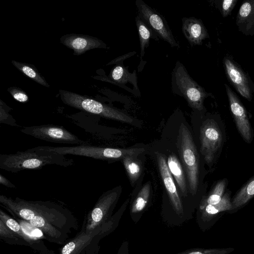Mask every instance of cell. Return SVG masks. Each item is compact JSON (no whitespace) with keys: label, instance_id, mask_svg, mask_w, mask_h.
<instances>
[{"label":"cell","instance_id":"20","mask_svg":"<svg viewBox=\"0 0 254 254\" xmlns=\"http://www.w3.org/2000/svg\"><path fill=\"white\" fill-rule=\"evenodd\" d=\"M101 230L98 228L95 231L87 233H84L80 236L66 244L63 248L60 254H78L86 246L91 238L95 234L100 233Z\"/></svg>","mask_w":254,"mask_h":254},{"label":"cell","instance_id":"9","mask_svg":"<svg viewBox=\"0 0 254 254\" xmlns=\"http://www.w3.org/2000/svg\"><path fill=\"white\" fill-rule=\"evenodd\" d=\"M138 15L161 39L168 42L172 47H179L173 35L163 16L148 5L142 0L135 1Z\"/></svg>","mask_w":254,"mask_h":254},{"label":"cell","instance_id":"26","mask_svg":"<svg viewBox=\"0 0 254 254\" xmlns=\"http://www.w3.org/2000/svg\"><path fill=\"white\" fill-rule=\"evenodd\" d=\"M133 75L123 65L119 64L112 69L109 76L112 80L118 83L126 84L133 81Z\"/></svg>","mask_w":254,"mask_h":254},{"label":"cell","instance_id":"32","mask_svg":"<svg viewBox=\"0 0 254 254\" xmlns=\"http://www.w3.org/2000/svg\"><path fill=\"white\" fill-rule=\"evenodd\" d=\"M132 54H133V53H130L126 54L125 55H123L122 57H119V58H118L113 60L110 63H109L108 64H113L117 63V62L120 61L122 59H125L127 58L128 57L130 56V55L131 56Z\"/></svg>","mask_w":254,"mask_h":254},{"label":"cell","instance_id":"24","mask_svg":"<svg viewBox=\"0 0 254 254\" xmlns=\"http://www.w3.org/2000/svg\"><path fill=\"white\" fill-rule=\"evenodd\" d=\"M12 64L20 71L37 83L47 87L50 85L45 78L38 72L35 66L32 64L22 63L15 61H12Z\"/></svg>","mask_w":254,"mask_h":254},{"label":"cell","instance_id":"14","mask_svg":"<svg viewBox=\"0 0 254 254\" xmlns=\"http://www.w3.org/2000/svg\"><path fill=\"white\" fill-rule=\"evenodd\" d=\"M60 42L73 50V55L79 56L87 51L96 48H107L102 40L89 35L70 34L63 36Z\"/></svg>","mask_w":254,"mask_h":254},{"label":"cell","instance_id":"6","mask_svg":"<svg viewBox=\"0 0 254 254\" xmlns=\"http://www.w3.org/2000/svg\"><path fill=\"white\" fill-rule=\"evenodd\" d=\"M177 93L187 100L190 106L196 110L203 109L205 98L210 96L205 89L195 81L189 74L184 66L179 62L176 64L172 76V84Z\"/></svg>","mask_w":254,"mask_h":254},{"label":"cell","instance_id":"13","mask_svg":"<svg viewBox=\"0 0 254 254\" xmlns=\"http://www.w3.org/2000/svg\"><path fill=\"white\" fill-rule=\"evenodd\" d=\"M232 209L230 194L226 193L219 202L215 204L207 205L199 210L198 221L199 226L203 230L210 228L222 215L223 212Z\"/></svg>","mask_w":254,"mask_h":254},{"label":"cell","instance_id":"28","mask_svg":"<svg viewBox=\"0 0 254 254\" xmlns=\"http://www.w3.org/2000/svg\"><path fill=\"white\" fill-rule=\"evenodd\" d=\"M238 1V0H224L221 1L219 10L223 17H228L231 14V12Z\"/></svg>","mask_w":254,"mask_h":254},{"label":"cell","instance_id":"19","mask_svg":"<svg viewBox=\"0 0 254 254\" xmlns=\"http://www.w3.org/2000/svg\"><path fill=\"white\" fill-rule=\"evenodd\" d=\"M254 196V177L236 194L232 200V213L246 204Z\"/></svg>","mask_w":254,"mask_h":254},{"label":"cell","instance_id":"4","mask_svg":"<svg viewBox=\"0 0 254 254\" xmlns=\"http://www.w3.org/2000/svg\"><path fill=\"white\" fill-rule=\"evenodd\" d=\"M178 137V150L187 175L189 190L194 195L198 185V154L191 134L183 123L180 126Z\"/></svg>","mask_w":254,"mask_h":254},{"label":"cell","instance_id":"2","mask_svg":"<svg viewBox=\"0 0 254 254\" xmlns=\"http://www.w3.org/2000/svg\"><path fill=\"white\" fill-rule=\"evenodd\" d=\"M0 205L11 214L24 220L29 221L35 216H41L55 222L57 220L71 219V213L60 205L50 201L26 200L0 195Z\"/></svg>","mask_w":254,"mask_h":254},{"label":"cell","instance_id":"1","mask_svg":"<svg viewBox=\"0 0 254 254\" xmlns=\"http://www.w3.org/2000/svg\"><path fill=\"white\" fill-rule=\"evenodd\" d=\"M73 163V159L64 155L40 149L37 147L13 154L0 155V168L12 173L25 170H40L48 165L67 167Z\"/></svg>","mask_w":254,"mask_h":254},{"label":"cell","instance_id":"30","mask_svg":"<svg viewBox=\"0 0 254 254\" xmlns=\"http://www.w3.org/2000/svg\"><path fill=\"white\" fill-rule=\"evenodd\" d=\"M0 184L5 187L11 189H15L16 186L11 183L7 178L2 174H0Z\"/></svg>","mask_w":254,"mask_h":254},{"label":"cell","instance_id":"17","mask_svg":"<svg viewBox=\"0 0 254 254\" xmlns=\"http://www.w3.org/2000/svg\"><path fill=\"white\" fill-rule=\"evenodd\" d=\"M236 24L244 35H254V0L242 2L236 15Z\"/></svg>","mask_w":254,"mask_h":254},{"label":"cell","instance_id":"31","mask_svg":"<svg viewBox=\"0 0 254 254\" xmlns=\"http://www.w3.org/2000/svg\"><path fill=\"white\" fill-rule=\"evenodd\" d=\"M117 254H129L128 243L125 241L121 246Z\"/></svg>","mask_w":254,"mask_h":254},{"label":"cell","instance_id":"3","mask_svg":"<svg viewBox=\"0 0 254 254\" xmlns=\"http://www.w3.org/2000/svg\"><path fill=\"white\" fill-rule=\"evenodd\" d=\"M37 148L64 155H78L106 161H116L128 156H137L145 151L143 148H113L88 144L64 147L40 146Z\"/></svg>","mask_w":254,"mask_h":254},{"label":"cell","instance_id":"22","mask_svg":"<svg viewBox=\"0 0 254 254\" xmlns=\"http://www.w3.org/2000/svg\"><path fill=\"white\" fill-rule=\"evenodd\" d=\"M226 186L227 180L223 179L219 181L210 192L202 199L198 210L202 209L207 205L215 204L219 202L224 194Z\"/></svg>","mask_w":254,"mask_h":254},{"label":"cell","instance_id":"21","mask_svg":"<svg viewBox=\"0 0 254 254\" xmlns=\"http://www.w3.org/2000/svg\"><path fill=\"white\" fill-rule=\"evenodd\" d=\"M150 194V183L148 182L141 189L130 206L131 216L140 214L145 209Z\"/></svg>","mask_w":254,"mask_h":254},{"label":"cell","instance_id":"15","mask_svg":"<svg viewBox=\"0 0 254 254\" xmlns=\"http://www.w3.org/2000/svg\"><path fill=\"white\" fill-rule=\"evenodd\" d=\"M156 156L161 178L173 208L178 214H183L184 210L182 203L165 158L162 154L159 153H157Z\"/></svg>","mask_w":254,"mask_h":254},{"label":"cell","instance_id":"5","mask_svg":"<svg viewBox=\"0 0 254 254\" xmlns=\"http://www.w3.org/2000/svg\"><path fill=\"white\" fill-rule=\"evenodd\" d=\"M59 93L63 102L69 106L107 119L133 123L129 116L96 100L68 91L60 90Z\"/></svg>","mask_w":254,"mask_h":254},{"label":"cell","instance_id":"8","mask_svg":"<svg viewBox=\"0 0 254 254\" xmlns=\"http://www.w3.org/2000/svg\"><path fill=\"white\" fill-rule=\"evenodd\" d=\"M122 190L121 186L104 192L99 198L89 213L86 233H91L100 228L110 219Z\"/></svg>","mask_w":254,"mask_h":254},{"label":"cell","instance_id":"18","mask_svg":"<svg viewBox=\"0 0 254 254\" xmlns=\"http://www.w3.org/2000/svg\"><path fill=\"white\" fill-rule=\"evenodd\" d=\"M167 164L169 170L174 177L184 197L188 195V189L186 176L179 160L174 154H170L167 159Z\"/></svg>","mask_w":254,"mask_h":254},{"label":"cell","instance_id":"7","mask_svg":"<svg viewBox=\"0 0 254 254\" xmlns=\"http://www.w3.org/2000/svg\"><path fill=\"white\" fill-rule=\"evenodd\" d=\"M20 130L24 134L51 142L78 145H86L88 143L61 126L48 124L24 127Z\"/></svg>","mask_w":254,"mask_h":254},{"label":"cell","instance_id":"23","mask_svg":"<svg viewBox=\"0 0 254 254\" xmlns=\"http://www.w3.org/2000/svg\"><path fill=\"white\" fill-rule=\"evenodd\" d=\"M122 160L130 182L132 186H133L141 174L142 170L141 162L135 156H128Z\"/></svg>","mask_w":254,"mask_h":254},{"label":"cell","instance_id":"11","mask_svg":"<svg viewBox=\"0 0 254 254\" xmlns=\"http://www.w3.org/2000/svg\"><path fill=\"white\" fill-rule=\"evenodd\" d=\"M200 152L207 164L212 163L222 141L221 132L213 120H207L200 130Z\"/></svg>","mask_w":254,"mask_h":254},{"label":"cell","instance_id":"25","mask_svg":"<svg viewBox=\"0 0 254 254\" xmlns=\"http://www.w3.org/2000/svg\"><path fill=\"white\" fill-rule=\"evenodd\" d=\"M140 45L141 58L144 55L145 49L148 47L149 41L153 37L152 30L138 15L135 17Z\"/></svg>","mask_w":254,"mask_h":254},{"label":"cell","instance_id":"29","mask_svg":"<svg viewBox=\"0 0 254 254\" xmlns=\"http://www.w3.org/2000/svg\"><path fill=\"white\" fill-rule=\"evenodd\" d=\"M8 91L12 97L16 101L21 103H26L29 101V97L24 91L17 87H10Z\"/></svg>","mask_w":254,"mask_h":254},{"label":"cell","instance_id":"12","mask_svg":"<svg viewBox=\"0 0 254 254\" xmlns=\"http://www.w3.org/2000/svg\"><path fill=\"white\" fill-rule=\"evenodd\" d=\"M229 106L238 130L246 142L251 143L252 133L247 110L236 94L226 84H224Z\"/></svg>","mask_w":254,"mask_h":254},{"label":"cell","instance_id":"10","mask_svg":"<svg viewBox=\"0 0 254 254\" xmlns=\"http://www.w3.org/2000/svg\"><path fill=\"white\" fill-rule=\"evenodd\" d=\"M223 65L229 82L240 95L251 101L252 99L253 83L248 73L243 70L230 55H226L224 57Z\"/></svg>","mask_w":254,"mask_h":254},{"label":"cell","instance_id":"27","mask_svg":"<svg viewBox=\"0 0 254 254\" xmlns=\"http://www.w3.org/2000/svg\"><path fill=\"white\" fill-rule=\"evenodd\" d=\"M234 251L233 248H196L188 250L177 254H229Z\"/></svg>","mask_w":254,"mask_h":254},{"label":"cell","instance_id":"16","mask_svg":"<svg viewBox=\"0 0 254 254\" xmlns=\"http://www.w3.org/2000/svg\"><path fill=\"white\" fill-rule=\"evenodd\" d=\"M182 22L183 33L191 46L201 45L203 40L209 37L201 19L185 17L182 19Z\"/></svg>","mask_w":254,"mask_h":254}]
</instances>
